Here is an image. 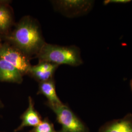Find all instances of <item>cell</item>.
I'll return each mask as SVG.
<instances>
[{"mask_svg":"<svg viewBox=\"0 0 132 132\" xmlns=\"http://www.w3.org/2000/svg\"><path fill=\"white\" fill-rule=\"evenodd\" d=\"M3 38L31 59L35 57L46 43L39 23L29 15L21 18Z\"/></svg>","mask_w":132,"mask_h":132,"instance_id":"6da1fadb","label":"cell"},{"mask_svg":"<svg viewBox=\"0 0 132 132\" xmlns=\"http://www.w3.org/2000/svg\"><path fill=\"white\" fill-rule=\"evenodd\" d=\"M39 62H47L57 65H80L82 63L78 49L74 46H62L46 43L35 56Z\"/></svg>","mask_w":132,"mask_h":132,"instance_id":"7a4b0ae2","label":"cell"},{"mask_svg":"<svg viewBox=\"0 0 132 132\" xmlns=\"http://www.w3.org/2000/svg\"><path fill=\"white\" fill-rule=\"evenodd\" d=\"M55 113L62 132H88L85 124L67 105L61 103L48 106Z\"/></svg>","mask_w":132,"mask_h":132,"instance_id":"3957f363","label":"cell"},{"mask_svg":"<svg viewBox=\"0 0 132 132\" xmlns=\"http://www.w3.org/2000/svg\"><path fill=\"white\" fill-rule=\"evenodd\" d=\"M0 58L14 66L23 76L28 75L32 66L30 57L6 41L0 47Z\"/></svg>","mask_w":132,"mask_h":132,"instance_id":"277c9868","label":"cell"},{"mask_svg":"<svg viewBox=\"0 0 132 132\" xmlns=\"http://www.w3.org/2000/svg\"><path fill=\"white\" fill-rule=\"evenodd\" d=\"M53 9L67 17H73L87 13L92 5V1L85 0L51 1Z\"/></svg>","mask_w":132,"mask_h":132,"instance_id":"5b68a950","label":"cell"},{"mask_svg":"<svg viewBox=\"0 0 132 132\" xmlns=\"http://www.w3.org/2000/svg\"><path fill=\"white\" fill-rule=\"evenodd\" d=\"M14 12L10 1H0V36L4 37L14 27Z\"/></svg>","mask_w":132,"mask_h":132,"instance_id":"8992f818","label":"cell"},{"mask_svg":"<svg viewBox=\"0 0 132 132\" xmlns=\"http://www.w3.org/2000/svg\"><path fill=\"white\" fill-rule=\"evenodd\" d=\"M59 65L47 62H39L36 65L31 66L28 76L33 78L39 83L53 78V76Z\"/></svg>","mask_w":132,"mask_h":132,"instance_id":"52a82bcc","label":"cell"},{"mask_svg":"<svg viewBox=\"0 0 132 132\" xmlns=\"http://www.w3.org/2000/svg\"><path fill=\"white\" fill-rule=\"evenodd\" d=\"M28 107L21 117L22 122L15 132H19L26 127H34L42 120L41 116L35 109L34 102L31 96L28 97Z\"/></svg>","mask_w":132,"mask_h":132,"instance_id":"ba28073f","label":"cell"},{"mask_svg":"<svg viewBox=\"0 0 132 132\" xmlns=\"http://www.w3.org/2000/svg\"><path fill=\"white\" fill-rule=\"evenodd\" d=\"M23 76L16 68L0 58V82L21 84Z\"/></svg>","mask_w":132,"mask_h":132,"instance_id":"9c48e42d","label":"cell"},{"mask_svg":"<svg viewBox=\"0 0 132 132\" xmlns=\"http://www.w3.org/2000/svg\"><path fill=\"white\" fill-rule=\"evenodd\" d=\"M37 94L43 95L47 98V102L46 104L47 106L62 103L57 94L54 78L45 82L39 83Z\"/></svg>","mask_w":132,"mask_h":132,"instance_id":"30bf717a","label":"cell"},{"mask_svg":"<svg viewBox=\"0 0 132 132\" xmlns=\"http://www.w3.org/2000/svg\"><path fill=\"white\" fill-rule=\"evenodd\" d=\"M98 132H132V117L127 116L107 123L100 127Z\"/></svg>","mask_w":132,"mask_h":132,"instance_id":"8fae6325","label":"cell"},{"mask_svg":"<svg viewBox=\"0 0 132 132\" xmlns=\"http://www.w3.org/2000/svg\"><path fill=\"white\" fill-rule=\"evenodd\" d=\"M29 132H59L56 131L54 125L47 118H45L38 125L33 127Z\"/></svg>","mask_w":132,"mask_h":132,"instance_id":"7c38bea8","label":"cell"},{"mask_svg":"<svg viewBox=\"0 0 132 132\" xmlns=\"http://www.w3.org/2000/svg\"><path fill=\"white\" fill-rule=\"evenodd\" d=\"M131 1L129 0H107L104 1V4L107 5L110 3L116 4H125L129 3Z\"/></svg>","mask_w":132,"mask_h":132,"instance_id":"4fadbf2b","label":"cell"},{"mask_svg":"<svg viewBox=\"0 0 132 132\" xmlns=\"http://www.w3.org/2000/svg\"><path fill=\"white\" fill-rule=\"evenodd\" d=\"M3 106H4L3 103V102H2L1 100L0 99V108H3Z\"/></svg>","mask_w":132,"mask_h":132,"instance_id":"5bb4252c","label":"cell"},{"mask_svg":"<svg viewBox=\"0 0 132 132\" xmlns=\"http://www.w3.org/2000/svg\"><path fill=\"white\" fill-rule=\"evenodd\" d=\"M3 40H2V37L0 36V47H1V46L2 45V43H3Z\"/></svg>","mask_w":132,"mask_h":132,"instance_id":"9a60e30c","label":"cell"},{"mask_svg":"<svg viewBox=\"0 0 132 132\" xmlns=\"http://www.w3.org/2000/svg\"><path fill=\"white\" fill-rule=\"evenodd\" d=\"M131 86H132V83H131Z\"/></svg>","mask_w":132,"mask_h":132,"instance_id":"2e32d148","label":"cell"},{"mask_svg":"<svg viewBox=\"0 0 132 132\" xmlns=\"http://www.w3.org/2000/svg\"><path fill=\"white\" fill-rule=\"evenodd\" d=\"M59 132H62L61 131H59Z\"/></svg>","mask_w":132,"mask_h":132,"instance_id":"e0dca14e","label":"cell"}]
</instances>
